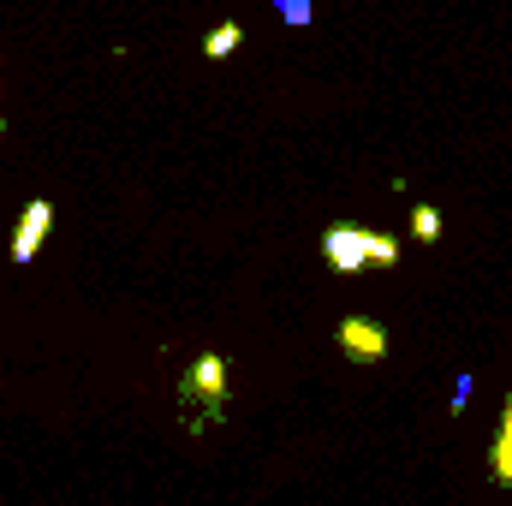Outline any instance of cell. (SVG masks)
<instances>
[{"label":"cell","instance_id":"cell-1","mask_svg":"<svg viewBox=\"0 0 512 506\" xmlns=\"http://www.w3.org/2000/svg\"><path fill=\"white\" fill-rule=\"evenodd\" d=\"M370 245H376V227H352V221H340V227L322 233V256H328L334 274H364V268H370Z\"/></svg>","mask_w":512,"mask_h":506},{"label":"cell","instance_id":"cell-2","mask_svg":"<svg viewBox=\"0 0 512 506\" xmlns=\"http://www.w3.org/2000/svg\"><path fill=\"white\" fill-rule=\"evenodd\" d=\"M340 352H346L352 364H382L387 358V328L370 322V316H346V322H340Z\"/></svg>","mask_w":512,"mask_h":506},{"label":"cell","instance_id":"cell-3","mask_svg":"<svg viewBox=\"0 0 512 506\" xmlns=\"http://www.w3.org/2000/svg\"><path fill=\"white\" fill-rule=\"evenodd\" d=\"M185 399H203L209 411H221V405H227V358L203 352V358L185 370Z\"/></svg>","mask_w":512,"mask_h":506},{"label":"cell","instance_id":"cell-4","mask_svg":"<svg viewBox=\"0 0 512 506\" xmlns=\"http://www.w3.org/2000/svg\"><path fill=\"white\" fill-rule=\"evenodd\" d=\"M48 227H54V203H48V197H36V203L24 209L18 233H12V262H36L42 239H48Z\"/></svg>","mask_w":512,"mask_h":506},{"label":"cell","instance_id":"cell-5","mask_svg":"<svg viewBox=\"0 0 512 506\" xmlns=\"http://www.w3.org/2000/svg\"><path fill=\"white\" fill-rule=\"evenodd\" d=\"M489 465H495V483H501V489H512V399H507V411H501V435H495Z\"/></svg>","mask_w":512,"mask_h":506},{"label":"cell","instance_id":"cell-6","mask_svg":"<svg viewBox=\"0 0 512 506\" xmlns=\"http://www.w3.org/2000/svg\"><path fill=\"white\" fill-rule=\"evenodd\" d=\"M239 42H245V30H239V24L227 18V24H215V30H209V42H203V54H209V60H227V54H233Z\"/></svg>","mask_w":512,"mask_h":506},{"label":"cell","instance_id":"cell-7","mask_svg":"<svg viewBox=\"0 0 512 506\" xmlns=\"http://www.w3.org/2000/svg\"><path fill=\"white\" fill-rule=\"evenodd\" d=\"M411 239H417V245H435V239H441V209H435V203H417V209H411Z\"/></svg>","mask_w":512,"mask_h":506},{"label":"cell","instance_id":"cell-8","mask_svg":"<svg viewBox=\"0 0 512 506\" xmlns=\"http://www.w3.org/2000/svg\"><path fill=\"white\" fill-rule=\"evenodd\" d=\"M274 6H286V24H310V6L304 0H274Z\"/></svg>","mask_w":512,"mask_h":506}]
</instances>
